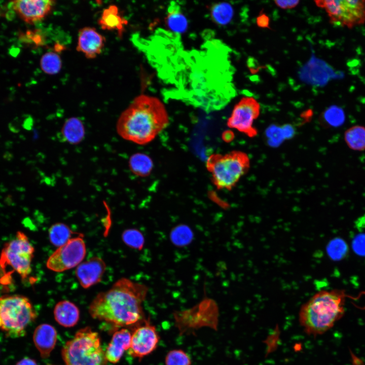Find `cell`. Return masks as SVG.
I'll return each instance as SVG.
<instances>
[{"label": "cell", "instance_id": "6da1fadb", "mask_svg": "<svg viewBox=\"0 0 365 365\" xmlns=\"http://www.w3.org/2000/svg\"><path fill=\"white\" fill-rule=\"evenodd\" d=\"M148 292L145 284L121 278L109 289L97 295L89 305V313L94 319L117 326L138 324L146 319L142 303Z\"/></svg>", "mask_w": 365, "mask_h": 365}, {"label": "cell", "instance_id": "7a4b0ae2", "mask_svg": "<svg viewBox=\"0 0 365 365\" xmlns=\"http://www.w3.org/2000/svg\"><path fill=\"white\" fill-rule=\"evenodd\" d=\"M169 122L163 102L156 96L142 94L135 97L122 113L116 127L123 139L143 145L153 140Z\"/></svg>", "mask_w": 365, "mask_h": 365}, {"label": "cell", "instance_id": "3957f363", "mask_svg": "<svg viewBox=\"0 0 365 365\" xmlns=\"http://www.w3.org/2000/svg\"><path fill=\"white\" fill-rule=\"evenodd\" d=\"M343 290H321L301 307L299 321L305 332L311 336L321 335L332 328L344 314Z\"/></svg>", "mask_w": 365, "mask_h": 365}, {"label": "cell", "instance_id": "277c9868", "mask_svg": "<svg viewBox=\"0 0 365 365\" xmlns=\"http://www.w3.org/2000/svg\"><path fill=\"white\" fill-rule=\"evenodd\" d=\"M61 354L65 365H107L100 337L89 326L78 330L62 347Z\"/></svg>", "mask_w": 365, "mask_h": 365}, {"label": "cell", "instance_id": "5b68a950", "mask_svg": "<svg viewBox=\"0 0 365 365\" xmlns=\"http://www.w3.org/2000/svg\"><path fill=\"white\" fill-rule=\"evenodd\" d=\"M37 317L29 299L20 295L0 297V330L8 337H22L27 326Z\"/></svg>", "mask_w": 365, "mask_h": 365}, {"label": "cell", "instance_id": "8992f818", "mask_svg": "<svg viewBox=\"0 0 365 365\" xmlns=\"http://www.w3.org/2000/svg\"><path fill=\"white\" fill-rule=\"evenodd\" d=\"M206 166L218 190H231L247 171L249 160L246 154L240 151L213 154L208 157Z\"/></svg>", "mask_w": 365, "mask_h": 365}, {"label": "cell", "instance_id": "52a82bcc", "mask_svg": "<svg viewBox=\"0 0 365 365\" xmlns=\"http://www.w3.org/2000/svg\"><path fill=\"white\" fill-rule=\"evenodd\" d=\"M316 5L324 9L330 22L337 26L353 28L365 23V1L320 0Z\"/></svg>", "mask_w": 365, "mask_h": 365}, {"label": "cell", "instance_id": "ba28073f", "mask_svg": "<svg viewBox=\"0 0 365 365\" xmlns=\"http://www.w3.org/2000/svg\"><path fill=\"white\" fill-rule=\"evenodd\" d=\"M34 252V247L26 235L18 231L15 238L5 244L0 262L3 266H10L22 279H25L31 271Z\"/></svg>", "mask_w": 365, "mask_h": 365}, {"label": "cell", "instance_id": "9c48e42d", "mask_svg": "<svg viewBox=\"0 0 365 365\" xmlns=\"http://www.w3.org/2000/svg\"><path fill=\"white\" fill-rule=\"evenodd\" d=\"M86 254V244L80 234L58 247L47 260L46 266L52 271L63 272L77 267Z\"/></svg>", "mask_w": 365, "mask_h": 365}, {"label": "cell", "instance_id": "30bf717a", "mask_svg": "<svg viewBox=\"0 0 365 365\" xmlns=\"http://www.w3.org/2000/svg\"><path fill=\"white\" fill-rule=\"evenodd\" d=\"M260 104L256 99L252 97H243L234 106L227 121V125L252 137L257 134L253 123L260 114Z\"/></svg>", "mask_w": 365, "mask_h": 365}, {"label": "cell", "instance_id": "8fae6325", "mask_svg": "<svg viewBox=\"0 0 365 365\" xmlns=\"http://www.w3.org/2000/svg\"><path fill=\"white\" fill-rule=\"evenodd\" d=\"M160 336L155 326L145 320L131 334L128 353L133 357L141 359L157 348Z\"/></svg>", "mask_w": 365, "mask_h": 365}, {"label": "cell", "instance_id": "7c38bea8", "mask_svg": "<svg viewBox=\"0 0 365 365\" xmlns=\"http://www.w3.org/2000/svg\"><path fill=\"white\" fill-rule=\"evenodd\" d=\"M54 5L50 0H16L10 2L8 7L25 23L33 24L44 19Z\"/></svg>", "mask_w": 365, "mask_h": 365}, {"label": "cell", "instance_id": "4fadbf2b", "mask_svg": "<svg viewBox=\"0 0 365 365\" xmlns=\"http://www.w3.org/2000/svg\"><path fill=\"white\" fill-rule=\"evenodd\" d=\"M105 269L104 261L99 257H94L77 266L76 276L81 286L86 289L101 281Z\"/></svg>", "mask_w": 365, "mask_h": 365}, {"label": "cell", "instance_id": "5bb4252c", "mask_svg": "<svg viewBox=\"0 0 365 365\" xmlns=\"http://www.w3.org/2000/svg\"><path fill=\"white\" fill-rule=\"evenodd\" d=\"M104 42L103 36L95 28L86 27L79 32L77 50L87 58L92 59L100 54Z\"/></svg>", "mask_w": 365, "mask_h": 365}, {"label": "cell", "instance_id": "9a60e30c", "mask_svg": "<svg viewBox=\"0 0 365 365\" xmlns=\"http://www.w3.org/2000/svg\"><path fill=\"white\" fill-rule=\"evenodd\" d=\"M32 338L41 357L44 359L49 357L57 342V333L55 328L47 323L40 324L34 330Z\"/></svg>", "mask_w": 365, "mask_h": 365}, {"label": "cell", "instance_id": "2e32d148", "mask_svg": "<svg viewBox=\"0 0 365 365\" xmlns=\"http://www.w3.org/2000/svg\"><path fill=\"white\" fill-rule=\"evenodd\" d=\"M131 337V334L127 328L114 333L104 351L107 361L116 363L120 361L124 352L130 348Z\"/></svg>", "mask_w": 365, "mask_h": 365}, {"label": "cell", "instance_id": "e0dca14e", "mask_svg": "<svg viewBox=\"0 0 365 365\" xmlns=\"http://www.w3.org/2000/svg\"><path fill=\"white\" fill-rule=\"evenodd\" d=\"M53 314L56 321L65 327L76 325L80 319V310L74 303L68 300H62L55 305Z\"/></svg>", "mask_w": 365, "mask_h": 365}, {"label": "cell", "instance_id": "ac0fdd59", "mask_svg": "<svg viewBox=\"0 0 365 365\" xmlns=\"http://www.w3.org/2000/svg\"><path fill=\"white\" fill-rule=\"evenodd\" d=\"M60 134L64 141L71 144H77L82 141L85 138L84 124L78 118H68L64 123Z\"/></svg>", "mask_w": 365, "mask_h": 365}, {"label": "cell", "instance_id": "d6986e66", "mask_svg": "<svg viewBox=\"0 0 365 365\" xmlns=\"http://www.w3.org/2000/svg\"><path fill=\"white\" fill-rule=\"evenodd\" d=\"M98 24L103 29L117 30L121 36L127 21L120 15L117 6L111 5L103 11Z\"/></svg>", "mask_w": 365, "mask_h": 365}, {"label": "cell", "instance_id": "ffe728a7", "mask_svg": "<svg viewBox=\"0 0 365 365\" xmlns=\"http://www.w3.org/2000/svg\"><path fill=\"white\" fill-rule=\"evenodd\" d=\"M166 24L171 31L177 34L184 32L188 25L186 16L175 5H171L169 8L166 17Z\"/></svg>", "mask_w": 365, "mask_h": 365}, {"label": "cell", "instance_id": "44dd1931", "mask_svg": "<svg viewBox=\"0 0 365 365\" xmlns=\"http://www.w3.org/2000/svg\"><path fill=\"white\" fill-rule=\"evenodd\" d=\"M129 167L135 175L140 177L148 176L153 168V163L150 157L143 153H135L129 158Z\"/></svg>", "mask_w": 365, "mask_h": 365}, {"label": "cell", "instance_id": "7402d4cb", "mask_svg": "<svg viewBox=\"0 0 365 365\" xmlns=\"http://www.w3.org/2000/svg\"><path fill=\"white\" fill-rule=\"evenodd\" d=\"M211 20L216 24L225 25L232 20L234 10L228 3L221 2L212 5L209 10Z\"/></svg>", "mask_w": 365, "mask_h": 365}, {"label": "cell", "instance_id": "603a6c76", "mask_svg": "<svg viewBox=\"0 0 365 365\" xmlns=\"http://www.w3.org/2000/svg\"><path fill=\"white\" fill-rule=\"evenodd\" d=\"M344 139L348 147L353 150H365V127L355 125L348 129L344 133Z\"/></svg>", "mask_w": 365, "mask_h": 365}, {"label": "cell", "instance_id": "cb8c5ba5", "mask_svg": "<svg viewBox=\"0 0 365 365\" xmlns=\"http://www.w3.org/2000/svg\"><path fill=\"white\" fill-rule=\"evenodd\" d=\"M73 232L68 226L62 223L52 225L49 229V238L50 242L59 247L70 239Z\"/></svg>", "mask_w": 365, "mask_h": 365}, {"label": "cell", "instance_id": "d4e9b609", "mask_svg": "<svg viewBox=\"0 0 365 365\" xmlns=\"http://www.w3.org/2000/svg\"><path fill=\"white\" fill-rule=\"evenodd\" d=\"M62 63L60 56L53 52H48L41 57L40 66L42 70L49 75L58 73L61 68Z\"/></svg>", "mask_w": 365, "mask_h": 365}, {"label": "cell", "instance_id": "484cf974", "mask_svg": "<svg viewBox=\"0 0 365 365\" xmlns=\"http://www.w3.org/2000/svg\"><path fill=\"white\" fill-rule=\"evenodd\" d=\"M122 239L126 245L136 249H141L144 244L143 236L139 231L135 229L125 230L122 233Z\"/></svg>", "mask_w": 365, "mask_h": 365}, {"label": "cell", "instance_id": "4316f807", "mask_svg": "<svg viewBox=\"0 0 365 365\" xmlns=\"http://www.w3.org/2000/svg\"><path fill=\"white\" fill-rule=\"evenodd\" d=\"M323 118L326 123L333 127H339L343 124L345 120V114L340 107L333 105L325 111Z\"/></svg>", "mask_w": 365, "mask_h": 365}, {"label": "cell", "instance_id": "83f0119b", "mask_svg": "<svg viewBox=\"0 0 365 365\" xmlns=\"http://www.w3.org/2000/svg\"><path fill=\"white\" fill-rule=\"evenodd\" d=\"M165 365H191L190 356L181 349L169 351L165 358Z\"/></svg>", "mask_w": 365, "mask_h": 365}, {"label": "cell", "instance_id": "f1b7e54d", "mask_svg": "<svg viewBox=\"0 0 365 365\" xmlns=\"http://www.w3.org/2000/svg\"><path fill=\"white\" fill-rule=\"evenodd\" d=\"M330 257L333 260H339L343 259L346 254L348 247L345 242L340 238L332 240L327 247Z\"/></svg>", "mask_w": 365, "mask_h": 365}, {"label": "cell", "instance_id": "f546056e", "mask_svg": "<svg viewBox=\"0 0 365 365\" xmlns=\"http://www.w3.org/2000/svg\"><path fill=\"white\" fill-rule=\"evenodd\" d=\"M192 234L189 227L181 225L174 228L171 233V239L177 245L183 246L189 243L192 239Z\"/></svg>", "mask_w": 365, "mask_h": 365}, {"label": "cell", "instance_id": "4dcf8cb0", "mask_svg": "<svg viewBox=\"0 0 365 365\" xmlns=\"http://www.w3.org/2000/svg\"><path fill=\"white\" fill-rule=\"evenodd\" d=\"M354 251L360 256H365V234L357 235L352 242Z\"/></svg>", "mask_w": 365, "mask_h": 365}, {"label": "cell", "instance_id": "1f68e13d", "mask_svg": "<svg viewBox=\"0 0 365 365\" xmlns=\"http://www.w3.org/2000/svg\"><path fill=\"white\" fill-rule=\"evenodd\" d=\"M275 4L279 8L283 9H291L296 7L299 3V1H274Z\"/></svg>", "mask_w": 365, "mask_h": 365}, {"label": "cell", "instance_id": "d6a6232c", "mask_svg": "<svg viewBox=\"0 0 365 365\" xmlns=\"http://www.w3.org/2000/svg\"><path fill=\"white\" fill-rule=\"evenodd\" d=\"M269 17L263 13H261L257 18V23L261 28H270Z\"/></svg>", "mask_w": 365, "mask_h": 365}, {"label": "cell", "instance_id": "836d02e7", "mask_svg": "<svg viewBox=\"0 0 365 365\" xmlns=\"http://www.w3.org/2000/svg\"><path fill=\"white\" fill-rule=\"evenodd\" d=\"M16 365H38L35 360L29 357H24L17 362Z\"/></svg>", "mask_w": 365, "mask_h": 365}]
</instances>
